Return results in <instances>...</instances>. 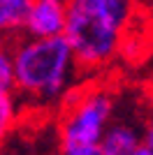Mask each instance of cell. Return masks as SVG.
Wrapping results in <instances>:
<instances>
[{"label": "cell", "mask_w": 153, "mask_h": 155, "mask_svg": "<svg viewBox=\"0 0 153 155\" xmlns=\"http://www.w3.org/2000/svg\"><path fill=\"white\" fill-rule=\"evenodd\" d=\"M19 114H21V102L16 93H0V146L5 143V139L14 130Z\"/></svg>", "instance_id": "obj_7"}, {"label": "cell", "mask_w": 153, "mask_h": 155, "mask_svg": "<svg viewBox=\"0 0 153 155\" xmlns=\"http://www.w3.org/2000/svg\"><path fill=\"white\" fill-rule=\"evenodd\" d=\"M35 0H0V37L23 32Z\"/></svg>", "instance_id": "obj_6"}, {"label": "cell", "mask_w": 153, "mask_h": 155, "mask_svg": "<svg viewBox=\"0 0 153 155\" xmlns=\"http://www.w3.org/2000/svg\"><path fill=\"white\" fill-rule=\"evenodd\" d=\"M114 118V95L104 86H74L60 104L58 155H88L102 146Z\"/></svg>", "instance_id": "obj_3"}, {"label": "cell", "mask_w": 153, "mask_h": 155, "mask_svg": "<svg viewBox=\"0 0 153 155\" xmlns=\"http://www.w3.org/2000/svg\"><path fill=\"white\" fill-rule=\"evenodd\" d=\"M12 58L19 102H30L42 109L63 104L76 86V74H81L65 37L14 39Z\"/></svg>", "instance_id": "obj_2"}, {"label": "cell", "mask_w": 153, "mask_h": 155, "mask_svg": "<svg viewBox=\"0 0 153 155\" xmlns=\"http://www.w3.org/2000/svg\"><path fill=\"white\" fill-rule=\"evenodd\" d=\"M146 5H148V12H151V16H153V0H148Z\"/></svg>", "instance_id": "obj_11"}, {"label": "cell", "mask_w": 153, "mask_h": 155, "mask_svg": "<svg viewBox=\"0 0 153 155\" xmlns=\"http://www.w3.org/2000/svg\"><path fill=\"white\" fill-rule=\"evenodd\" d=\"M0 93H16L12 44H7L5 37H0Z\"/></svg>", "instance_id": "obj_8"}, {"label": "cell", "mask_w": 153, "mask_h": 155, "mask_svg": "<svg viewBox=\"0 0 153 155\" xmlns=\"http://www.w3.org/2000/svg\"><path fill=\"white\" fill-rule=\"evenodd\" d=\"M67 28V0H35L25 23V37L51 39L65 37Z\"/></svg>", "instance_id": "obj_4"}, {"label": "cell", "mask_w": 153, "mask_h": 155, "mask_svg": "<svg viewBox=\"0 0 153 155\" xmlns=\"http://www.w3.org/2000/svg\"><path fill=\"white\" fill-rule=\"evenodd\" d=\"M139 146H144V127L139 130L127 120H111L100 148L104 155H132Z\"/></svg>", "instance_id": "obj_5"}, {"label": "cell", "mask_w": 153, "mask_h": 155, "mask_svg": "<svg viewBox=\"0 0 153 155\" xmlns=\"http://www.w3.org/2000/svg\"><path fill=\"white\" fill-rule=\"evenodd\" d=\"M134 0H67L65 39L81 74L102 72L123 51Z\"/></svg>", "instance_id": "obj_1"}, {"label": "cell", "mask_w": 153, "mask_h": 155, "mask_svg": "<svg viewBox=\"0 0 153 155\" xmlns=\"http://www.w3.org/2000/svg\"><path fill=\"white\" fill-rule=\"evenodd\" d=\"M88 155H104V153H102V148H97V150H93V153H88Z\"/></svg>", "instance_id": "obj_12"}, {"label": "cell", "mask_w": 153, "mask_h": 155, "mask_svg": "<svg viewBox=\"0 0 153 155\" xmlns=\"http://www.w3.org/2000/svg\"><path fill=\"white\" fill-rule=\"evenodd\" d=\"M144 146L153 150V109H151V116H148L146 125H144Z\"/></svg>", "instance_id": "obj_9"}, {"label": "cell", "mask_w": 153, "mask_h": 155, "mask_svg": "<svg viewBox=\"0 0 153 155\" xmlns=\"http://www.w3.org/2000/svg\"><path fill=\"white\" fill-rule=\"evenodd\" d=\"M132 155H153V150H151V148H148V146H139V148L134 150V153H132Z\"/></svg>", "instance_id": "obj_10"}]
</instances>
